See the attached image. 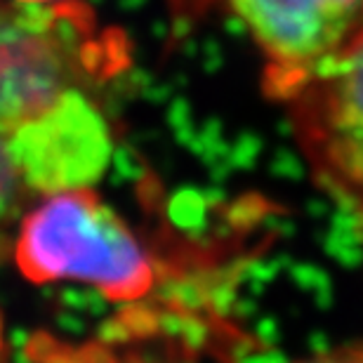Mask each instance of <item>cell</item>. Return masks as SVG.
<instances>
[{
    "mask_svg": "<svg viewBox=\"0 0 363 363\" xmlns=\"http://www.w3.org/2000/svg\"><path fill=\"white\" fill-rule=\"evenodd\" d=\"M290 363H363V340L328 347V350L307 354V357H300Z\"/></svg>",
    "mask_w": 363,
    "mask_h": 363,
    "instance_id": "5",
    "label": "cell"
},
{
    "mask_svg": "<svg viewBox=\"0 0 363 363\" xmlns=\"http://www.w3.org/2000/svg\"><path fill=\"white\" fill-rule=\"evenodd\" d=\"M0 363H3V361H0Z\"/></svg>",
    "mask_w": 363,
    "mask_h": 363,
    "instance_id": "7",
    "label": "cell"
},
{
    "mask_svg": "<svg viewBox=\"0 0 363 363\" xmlns=\"http://www.w3.org/2000/svg\"><path fill=\"white\" fill-rule=\"evenodd\" d=\"M113 33L76 3L0 5V201L31 191L14 142L55 113L90 81L118 71L125 60Z\"/></svg>",
    "mask_w": 363,
    "mask_h": 363,
    "instance_id": "1",
    "label": "cell"
},
{
    "mask_svg": "<svg viewBox=\"0 0 363 363\" xmlns=\"http://www.w3.org/2000/svg\"><path fill=\"white\" fill-rule=\"evenodd\" d=\"M283 106L309 177L363 231V35Z\"/></svg>",
    "mask_w": 363,
    "mask_h": 363,
    "instance_id": "3",
    "label": "cell"
},
{
    "mask_svg": "<svg viewBox=\"0 0 363 363\" xmlns=\"http://www.w3.org/2000/svg\"><path fill=\"white\" fill-rule=\"evenodd\" d=\"M14 259L33 283L81 281L111 300H137L154 286L140 238L85 186L48 194L21 220Z\"/></svg>",
    "mask_w": 363,
    "mask_h": 363,
    "instance_id": "2",
    "label": "cell"
},
{
    "mask_svg": "<svg viewBox=\"0 0 363 363\" xmlns=\"http://www.w3.org/2000/svg\"><path fill=\"white\" fill-rule=\"evenodd\" d=\"M248 31L262 88L283 104L363 35V0H208Z\"/></svg>",
    "mask_w": 363,
    "mask_h": 363,
    "instance_id": "4",
    "label": "cell"
},
{
    "mask_svg": "<svg viewBox=\"0 0 363 363\" xmlns=\"http://www.w3.org/2000/svg\"><path fill=\"white\" fill-rule=\"evenodd\" d=\"M14 3H28V5H55V3H69V0H14Z\"/></svg>",
    "mask_w": 363,
    "mask_h": 363,
    "instance_id": "6",
    "label": "cell"
}]
</instances>
